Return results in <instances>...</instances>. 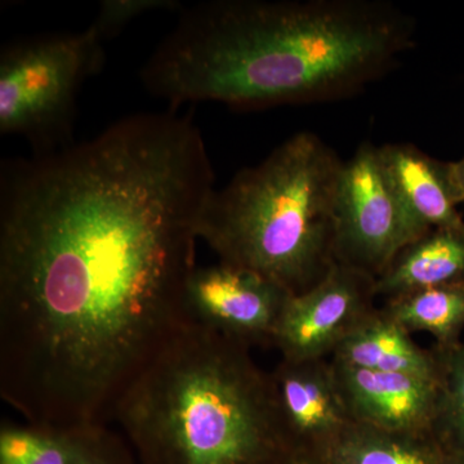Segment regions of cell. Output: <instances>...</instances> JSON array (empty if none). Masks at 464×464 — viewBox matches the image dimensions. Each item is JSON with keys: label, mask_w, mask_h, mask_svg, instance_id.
I'll return each instance as SVG.
<instances>
[{"label": "cell", "mask_w": 464, "mask_h": 464, "mask_svg": "<svg viewBox=\"0 0 464 464\" xmlns=\"http://www.w3.org/2000/svg\"><path fill=\"white\" fill-rule=\"evenodd\" d=\"M216 176L174 109L0 168V393L44 426L109 423L186 323Z\"/></svg>", "instance_id": "cell-1"}, {"label": "cell", "mask_w": 464, "mask_h": 464, "mask_svg": "<svg viewBox=\"0 0 464 464\" xmlns=\"http://www.w3.org/2000/svg\"><path fill=\"white\" fill-rule=\"evenodd\" d=\"M414 30L378 0H215L179 11L140 76L173 109L338 100L389 72L413 47Z\"/></svg>", "instance_id": "cell-2"}, {"label": "cell", "mask_w": 464, "mask_h": 464, "mask_svg": "<svg viewBox=\"0 0 464 464\" xmlns=\"http://www.w3.org/2000/svg\"><path fill=\"white\" fill-rule=\"evenodd\" d=\"M116 422L158 464H275L268 373L249 347L186 320L125 384Z\"/></svg>", "instance_id": "cell-3"}, {"label": "cell", "mask_w": 464, "mask_h": 464, "mask_svg": "<svg viewBox=\"0 0 464 464\" xmlns=\"http://www.w3.org/2000/svg\"><path fill=\"white\" fill-rule=\"evenodd\" d=\"M344 161L315 133L299 132L213 191L200 240L219 262L248 268L298 295L337 264L335 207Z\"/></svg>", "instance_id": "cell-4"}, {"label": "cell", "mask_w": 464, "mask_h": 464, "mask_svg": "<svg viewBox=\"0 0 464 464\" xmlns=\"http://www.w3.org/2000/svg\"><path fill=\"white\" fill-rule=\"evenodd\" d=\"M103 47L92 26L5 44L0 53V133L23 137L34 154L74 143L79 91L102 69Z\"/></svg>", "instance_id": "cell-5"}, {"label": "cell", "mask_w": 464, "mask_h": 464, "mask_svg": "<svg viewBox=\"0 0 464 464\" xmlns=\"http://www.w3.org/2000/svg\"><path fill=\"white\" fill-rule=\"evenodd\" d=\"M422 235L391 183L380 149L364 142L342 170L335 207V262L377 280Z\"/></svg>", "instance_id": "cell-6"}, {"label": "cell", "mask_w": 464, "mask_h": 464, "mask_svg": "<svg viewBox=\"0 0 464 464\" xmlns=\"http://www.w3.org/2000/svg\"><path fill=\"white\" fill-rule=\"evenodd\" d=\"M290 295L248 268L218 262L195 268L186 285V319L246 344H273Z\"/></svg>", "instance_id": "cell-7"}, {"label": "cell", "mask_w": 464, "mask_h": 464, "mask_svg": "<svg viewBox=\"0 0 464 464\" xmlns=\"http://www.w3.org/2000/svg\"><path fill=\"white\" fill-rule=\"evenodd\" d=\"M375 297L373 277L335 264L314 288L290 295L273 344L284 360H325L357 323L374 310Z\"/></svg>", "instance_id": "cell-8"}, {"label": "cell", "mask_w": 464, "mask_h": 464, "mask_svg": "<svg viewBox=\"0 0 464 464\" xmlns=\"http://www.w3.org/2000/svg\"><path fill=\"white\" fill-rule=\"evenodd\" d=\"M270 378L275 420L286 451L320 459L353 426L331 360H282Z\"/></svg>", "instance_id": "cell-9"}, {"label": "cell", "mask_w": 464, "mask_h": 464, "mask_svg": "<svg viewBox=\"0 0 464 464\" xmlns=\"http://www.w3.org/2000/svg\"><path fill=\"white\" fill-rule=\"evenodd\" d=\"M331 362L353 422L389 432H436L441 405L440 380Z\"/></svg>", "instance_id": "cell-10"}, {"label": "cell", "mask_w": 464, "mask_h": 464, "mask_svg": "<svg viewBox=\"0 0 464 464\" xmlns=\"http://www.w3.org/2000/svg\"><path fill=\"white\" fill-rule=\"evenodd\" d=\"M380 155L399 199L420 235L463 225L447 176V161L429 157L411 143H387Z\"/></svg>", "instance_id": "cell-11"}, {"label": "cell", "mask_w": 464, "mask_h": 464, "mask_svg": "<svg viewBox=\"0 0 464 464\" xmlns=\"http://www.w3.org/2000/svg\"><path fill=\"white\" fill-rule=\"evenodd\" d=\"M331 360L362 371L417 375L440 380L435 348L424 350L383 310L368 314L338 344Z\"/></svg>", "instance_id": "cell-12"}, {"label": "cell", "mask_w": 464, "mask_h": 464, "mask_svg": "<svg viewBox=\"0 0 464 464\" xmlns=\"http://www.w3.org/2000/svg\"><path fill=\"white\" fill-rule=\"evenodd\" d=\"M106 424H3L0 464H114Z\"/></svg>", "instance_id": "cell-13"}, {"label": "cell", "mask_w": 464, "mask_h": 464, "mask_svg": "<svg viewBox=\"0 0 464 464\" xmlns=\"http://www.w3.org/2000/svg\"><path fill=\"white\" fill-rule=\"evenodd\" d=\"M464 282V224L435 228L400 250L375 280V295L390 299Z\"/></svg>", "instance_id": "cell-14"}, {"label": "cell", "mask_w": 464, "mask_h": 464, "mask_svg": "<svg viewBox=\"0 0 464 464\" xmlns=\"http://www.w3.org/2000/svg\"><path fill=\"white\" fill-rule=\"evenodd\" d=\"M449 451L436 432H389L353 423L319 460L322 464H445Z\"/></svg>", "instance_id": "cell-15"}, {"label": "cell", "mask_w": 464, "mask_h": 464, "mask_svg": "<svg viewBox=\"0 0 464 464\" xmlns=\"http://www.w3.org/2000/svg\"><path fill=\"white\" fill-rule=\"evenodd\" d=\"M383 310L411 334L430 333L436 346H456L464 329V282L400 295L387 301Z\"/></svg>", "instance_id": "cell-16"}, {"label": "cell", "mask_w": 464, "mask_h": 464, "mask_svg": "<svg viewBox=\"0 0 464 464\" xmlns=\"http://www.w3.org/2000/svg\"><path fill=\"white\" fill-rule=\"evenodd\" d=\"M433 348L439 357L441 382L436 433L450 450L464 454V344Z\"/></svg>", "instance_id": "cell-17"}, {"label": "cell", "mask_w": 464, "mask_h": 464, "mask_svg": "<svg viewBox=\"0 0 464 464\" xmlns=\"http://www.w3.org/2000/svg\"><path fill=\"white\" fill-rule=\"evenodd\" d=\"M182 8V3L177 0H103L91 26L106 43L142 14L154 11L179 12Z\"/></svg>", "instance_id": "cell-18"}, {"label": "cell", "mask_w": 464, "mask_h": 464, "mask_svg": "<svg viewBox=\"0 0 464 464\" xmlns=\"http://www.w3.org/2000/svg\"><path fill=\"white\" fill-rule=\"evenodd\" d=\"M447 176L454 203H464V157L458 161H447Z\"/></svg>", "instance_id": "cell-19"}, {"label": "cell", "mask_w": 464, "mask_h": 464, "mask_svg": "<svg viewBox=\"0 0 464 464\" xmlns=\"http://www.w3.org/2000/svg\"><path fill=\"white\" fill-rule=\"evenodd\" d=\"M275 464H322L317 458L304 456V454L286 451Z\"/></svg>", "instance_id": "cell-20"}, {"label": "cell", "mask_w": 464, "mask_h": 464, "mask_svg": "<svg viewBox=\"0 0 464 464\" xmlns=\"http://www.w3.org/2000/svg\"><path fill=\"white\" fill-rule=\"evenodd\" d=\"M445 464H464V454L454 450L449 451Z\"/></svg>", "instance_id": "cell-21"}]
</instances>
